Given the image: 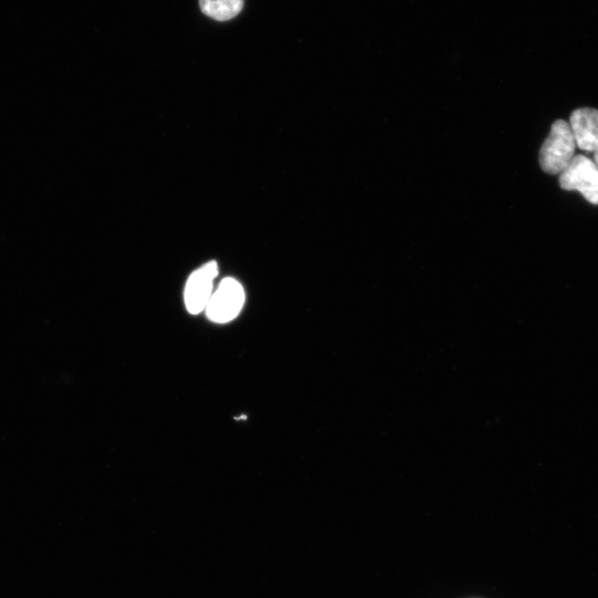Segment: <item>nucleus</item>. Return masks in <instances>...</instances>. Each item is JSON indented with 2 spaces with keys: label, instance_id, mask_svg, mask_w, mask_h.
Instances as JSON below:
<instances>
[{
  "label": "nucleus",
  "instance_id": "nucleus-7",
  "mask_svg": "<svg viewBox=\"0 0 598 598\" xmlns=\"http://www.w3.org/2000/svg\"><path fill=\"white\" fill-rule=\"evenodd\" d=\"M593 154H594V162L598 167V148Z\"/></svg>",
  "mask_w": 598,
  "mask_h": 598
},
{
  "label": "nucleus",
  "instance_id": "nucleus-2",
  "mask_svg": "<svg viewBox=\"0 0 598 598\" xmlns=\"http://www.w3.org/2000/svg\"><path fill=\"white\" fill-rule=\"evenodd\" d=\"M245 304V291L242 284L232 278L224 279L206 308L208 318L217 324L234 320Z\"/></svg>",
  "mask_w": 598,
  "mask_h": 598
},
{
  "label": "nucleus",
  "instance_id": "nucleus-4",
  "mask_svg": "<svg viewBox=\"0 0 598 598\" xmlns=\"http://www.w3.org/2000/svg\"><path fill=\"white\" fill-rule=\"evenodd\" d=\"M218 276L219 266L216 260L207 263L191 274L184 290V303L190 314L198 315L206 312Z\"/></svg>",
  "mask_w": 598,
  "mask_h": 598
},
{
  "label": "nucleus",
  "instance_id": "nucleus-3",
  "mask_svg": "<svg viewBox=\"0 0 598 598\" xmlns=\"http://www.w3.org/2000/svg\"><path fill=\"white\" fill-rule=\"evenodd\" d=\"M561 187L579 192L587 202L598 206V167L585 156H575L560 174Z\"/></svg>",
  "mask_w": 598,
  "mask_h": 598
},
{
  "label": "nucleus",
  "instance_id": "nucleus-6",
  "mask_svg": "<svg viewBox=\"0 0 598 598\" xmlns=\"http://www.w3.org/2000/svg\"><path fill=\"white\" fill-rule=\"evenodd\" d=\"M244 0H199V9L215 21L228 22L242 12Z\"/></svg>",
  "mask_w": 598,
  "mask_h": 598
},
{
  "label": "nucleus",
  "instance_id": "nucleus-1",
  "mask_svg": "<svg viewBox=\"0 0 598 598\" xmlns=\"http://www.w3.org/2000/svg\"><path fill=\"white\" fill-rule=\"evenodd\" d=\"M575 150L570 124L564 120L556 121L540 151L541 168L549 174H561L574 159Z\"/></svg>",
  "mask_w": 598,
  "mask_h": 598
},
{
  "label": "nucleus",
  "instance_id": "nucleus-5",
  "mask_svg": "<svg viewBox=\"0 0 598 598\" xmlns=\"http://www.w3.org/2000/svg\"><path fill=\"white\" fill-rule=\"evenodd\" d=\"M570 126L576 147L586 152L598 148V111L583 108L575 110L570 120Z\"/></svg>",
  "mask_w": 598,
  "mask_h": 598
}]
</instances>
